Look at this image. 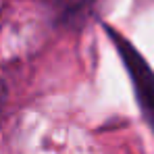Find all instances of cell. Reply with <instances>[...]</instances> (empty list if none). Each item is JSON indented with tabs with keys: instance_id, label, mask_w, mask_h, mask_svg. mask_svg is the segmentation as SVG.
<instances>
[{
	"instance_id": "cell-1",
	"label": "cell",
	"mask_w": 154,
	"mask_h": 154,
	"mask_svg": "<svg viewBox=\"0 0 154 154\" xmlns=\"http://www.w3.org/2000/svg\"><path fill=\"white\" fill-rule=\"evenodd\" d=\"M108 33H110V40L115 42L117 50L121 54L125 67H127L129 75H131L135 94H137L140 104H142V110L146 112V117H148V121H150V125L154 129V73L150 71V67L146 65V60L137 54V50L131 48L129 42H125L112 29H108Z\"/></svg>"
},
{
	"instance_id": "cell-2",
	"label": "cell",
	"mask_w": 154,
	"mask_h": 154,
	"mask_svg": "<svg viewBox=\"0 0 154 154\" xmlns=\"http://www.w3.org/2000/svg\"><path fill=\"white\" fill-rule=\"evenodd\" d=\"M100 0H46V6L65 27H81L94 13Z\"/></svg>"
},
{
	"instance_id": "cell-3",
	"label": "cell",
	"mask_w": 154,
	"mask_h": 154,
	"mask_svg": "<svg viewBox=\"0 0 154 154\" xmlns=\"http://www.w3.org/2000/svg\"><path fill=\"white\" fill-rule=\"evenodd\" d=\"M6 98H8L6 85H4V81L0 79V125H2V115H4V108H6Z\"/></svg>"
}]
</instances>
